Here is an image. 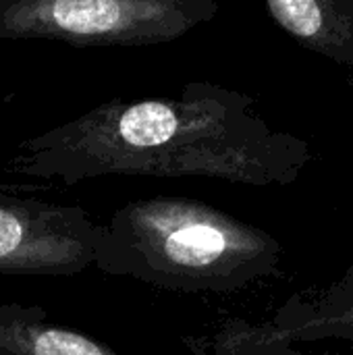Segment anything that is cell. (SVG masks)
<instances>
[{"mask_svg": "<svg viewBox=\"0 0 353 355\" xmlns=\"http://www.w3.org/2000/svg\"><path fill=\"white\" fill-rule=\"evenodd\" d=\"M252 106V98L208 83L169 100H110L21 141L2 168L67 185L110 175L293 183L312 160L310 146L270 129Z\"/></svg>", "mask_w": 353, "mask_h": 355, "instance_id": "cell-1", "label": "cell"}, {"mask_svg": "<svg viewBox=\"0 0 353 355\" xmlns=\"http://www.w3.org/2000/svg\"><path fill=\"white\" fill-rule=\"evenodd\" d=\"M273 19L304 48L353 67V0H264Z\"/></svg>", "mask_w": 353, "mask_h": 355, "instance_id": "cell-6", "label": "cell"}, {"mask_svg": "<svg viewBox=\"0 0 353 355\" xmlns=\"http://www.w3.org/2000/svg\"><path fill=\"white\" fill-rule=\"evenodd\" d=\"M0 355H123L48 318L42 306L0 302Z\"/></svg>", "mask_w": 353, "mask_h": 355, "instance_id": "cell-7", "label": "cell"}, {"mask_svg": "<svg viewBox=\"0 0 353 355\" xmlns=\"http://www.w3.org/2000/svg\"><path fill=\"white\" fill-rule=\"evenodd\" d=\"M270 324L298 341H345L353 349V266L320 291L291 295Z\"/></svg>", "mask_w": 353, "mask_h": 355, "instance_id": "cell-5", "label": "cell"}, {"mask_svg": "<svg viewBox=\"0 0 353 355\" xmlns=\"http://www.w3.org/2000/svg\"><path fill=\"white\" fill-rule=\"evenodd\" d=\"M183 345L191 355H310L298 352L270 322L241 318L225 320L210 333L185 335Z\"/></svg>", "mask_w": 353, "mask_h": 355, "instance_id": "cell-8", "label": "cell"}, {"mask_svg": "<svg viewBox=\"0 0 353 355\" xmlns=\"http://www.w3.org/2000/svg\"><path fill=\"white\" fill-rule=\"evenodd\" d=\"M216 0H0V37L150 46L212 19Z\"/></svg>", "mask_w": 353, "mask_h": 355, "instance_id": "cell-3", "label": "cell"}, {"mask_svg": "<svg viewBox=\"0 0 353 355\" xmlns=\"http://www.w3.org/2000/svg\"><path fill=\"white\" fill-rule=\"evenodd\" d=\"M100 237L83 206L0 191V275L75 277L94 266Z\"/></svg>", "mask_w": 353, "mask_h": 355, "instance_id": "cell-4", "label": "cell"}, {"mask_svg": "<svg viewBox=\"0 0 353 355\" xmlns=\"http://www.w3.org/2000/svg\"><path fill=\"white\" fill-rule=\"evenodd\" d=\"M283 248L264 229L193 198L129 202L102 223L94 266L177 293H233L277 277Z\"/></svg>", "mask_w": 353, "mask_h": 355, "instance_id": "cell-2", "label": "cell"}]
</instances>
